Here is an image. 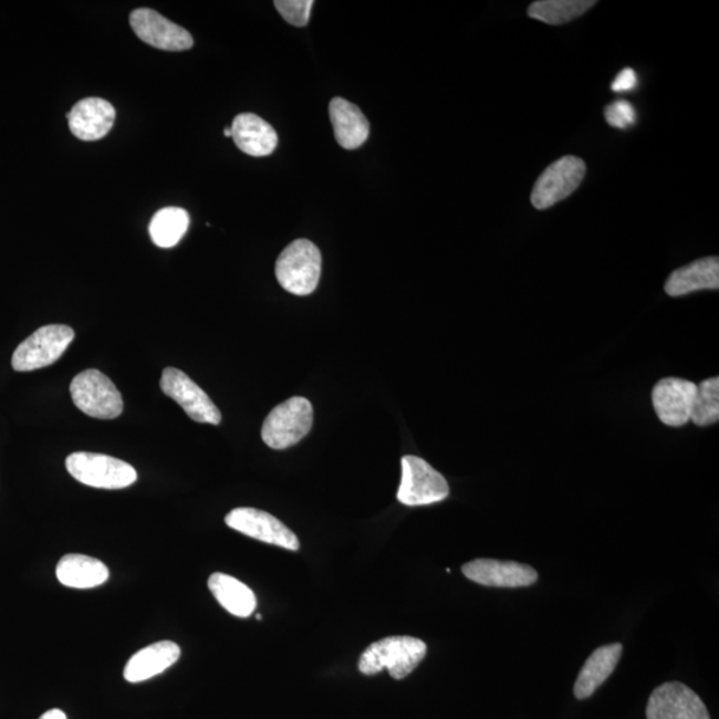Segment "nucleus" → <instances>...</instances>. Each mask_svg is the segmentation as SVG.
<instances>
[{"instance_id": "obj_6", "label": "nucleus", "mask_w": 719, "mask_h": 719, "mask_svg": "<svg viewBox=\"0 0 719 719\" xmlns=\"http://www.w3.org/2000/svg\"><path fill=\"white\" fill-rule=\"evenodd\" d=\"M74 337V330L67 325H44L18 345L12 355V368L31 372L50 367L62 357Z\"/></svg>"}, {"instance_id": "obj_10", "label": "nucleus", "mask_w": 719, "mask_h": 719, "mask_svg": "<svg viewBox=\"0 0 719 719\" xmlns=\"http://www.w3.org/2000/svg\"><path fill=\"white\" fill-rule=\"evenodd\" d=\"M226 524L248 538L299 551L296 534L274 515L254 508H237L226 515Z\"/></svg>"}, {"instance_id": "obj_18", "label": "nucleus", "mask_w": 719, "mask_h": 719, "mask_svg": "<svg viewBox=\"0 0 719 719\" xmlns=\"http://www.w3.org/2000/svg\"><path fill=\"white\" fill-rule=\"evenodd\" d=\"M330 116L340 146L356 149L367 142L369 122L355 104L343 97H335L330 104Z\"/></svg>"}, {"instance_id": "obj_11", "label": "nucleus", "mask_w": 719, "mask_h": 719, "mask_svg": "<svg viewBox=\"0 0 719 719\" xmlns=\"http://www.w3.org/2000/svg\"><path fill=\"white\" fill-rule=\"evenodd\" d=\"M131 29L142 42L161 51H187L194 48V38L181 25L168 21L152 9H137L129 15Z\"/></svg>"}, {"instance_id": "obj_27", "label": "nucleus", "mask_w": 719, "mask_h": 719, "mask_svg": "<svg viewBox=\"0 0 719 719\" xmlns=\"http://www.w3.org/2000/svg\"><path fill=\"white\" fill-rule=\"evenodd\" d=\"M605 119L612 127L625 129L636 123L637 114L629 102L616 101L605 108Z\"/></svg>"}, {"instance_id": "obj_29", "label": "nucleus", "mask_w": 719, "mask_h": 719, "mask_svg": "<svg viewBox=\"0 0 719 719\" xmlns=\"http://www.w3.org/2000/svg\"><path fill=\"white\" fill-rule=\"evenodd\" d=\"M39 719H67V716H65L62 710L52 709L45 711L44 715Z\"/></svg>"}, {"instance_id": "obj_31", "label": "nucleus", "mask_w": 719, "mask_h": 719, "mask_svg": "<svg viewBox=\"0 0 719 719\" xmlns=\"http://www.w3.org/2000/svg\"><path fill=\"white\" fill-rule=\"evenodd\" d=\"M257 618H258V621H260V619H261V616H260V614H258V616H257Z\"/></svg>"}, {"instance_id": "obj_28", "label": "nucleus", "mask_w": 719, "mask_h": 719, "mask_svg": "<svg viewBox=\"0 0 719 719\" xmlns=\"http://www.w3.org/2000/svg\"><path fill=\"white\" fill-rule=\"evenodd\" d=\"M638 77L633 69H625L619 72L616 80L612 83L614 93H625L637 87Z\"/></svg>"}, {"instance_id": "obj_2", "label": "nucleus", "mask_w": 719, "mask_h": 719, "mask_svg": "<svg viewBox=\"0 0 719 719\" xmlns=\"http://www.w3.org/2000/svg\"><path fill=\"white\" fill-rule=\"evenodd\" d=\"M274 272L280 285L292 295H311L322 274V253L312 241L295 240L281 252Z\"/></svg>"}, {"instance_id": "obj_22", "label": "nucleus", "mask_w": 719, "mask_h": 719, "mask_svg": "<svg viewBox=\"0 0 719 719\" xmlns=\"http://www.w3.org/2000/svg\"><path fill=\"white\" fill-rule=\"evenodd\" d=\"M209 591L232 616L247 618L257 609V596L246 584L225 573H213L208 580Z\"/></svg>"}, {"instance_id": "obj_16", "label": "nucleus", "mask_w": 719, "mask_h": 719, "mask_svg": "<svg viewBox=\"0 0 719 719\" xmlns=\"http://www.w3.org/2000/svg\"><path fill=\"white\" fill-rule=\"evenodd\" d=\"M181 652L178 644L173 640H160L143 647L135 653L124 668V678L131 684L147 681L149 678L161 675L179 661Z\"/></svg>"}, {"instance_id": "obj_24", "label": "nucleus", "mask_w": 719, "mask_h": 719, "mask_svg": "<svg viewBox=\"0 0 719 719\" xmlns=\"http://www.w3.org/2000/svg\"><path fill=\"white\" fill-rule=\"evenodd\" d=\"M594 0H540L529 6L528 15L546 24L560 25L584 15Z\"/></svg>"}, {"instance_id": "obj_9", "label": "nucleus", "mask_w": 719, "mask_h": 719, "mask_svg": "<svg viewBox=\"0 0 719 719\" xmlns=\"http://www.w3.org/2000/svg\"><path fill=\"white\" fill-rule=\"evenodd\" d=\"M160 388L163 394L178 403L194 421L212 425L221 423L219 408L185 372L173 367L163 371Z\"/></svg>"}, {"instance_id": "obj_21", "label": "nucleus", "mask_w": 719, "mask_h": 719, "mask_svg": "<svg viewBox=\"0 0 719 719\" xmlns=\"http://www.w3.org/2000/svg\"><path fill=\"white\" fill-rule=\"evenodd\" d=\"M623 655V645L601 646L586 659L574 685V696L579 699L590 698L601 685L611 677Z\"/></svg>"}, {"instance_id": "obj_20", "label": "nucleus", "mask_w": 719, "mask_h": 719, "mask_svg": "<svg viewBox=\"0 0 719 719\" xmlns=\"http://www.w3.org/2000/svg\"><path fill=\"white\" fill-rule=\"evenodd\" d=\"M59 583L74 590H91L107 583L110 571L101 560L84 554H65L58 562Z\"/></svg>"}, {"instance_id": "obj_25", "label": "nucleus", "mask_w": 719, "mask_h": 719, "mask_svg": "<svg viewBox=\"0 0 719 719\" xmlns=\"http://www.w3.org/2000/svg\"><path fill=\"white\" fill-rule=\"evenodd\" d=\"M719 418V378L711 377L697 385L690 421L698 427H709Z\"/></svg>"}, {"instance_id": "obj_12", "label": "nucleus", "mask_w": 719, "mask_h": 719, "mask_svg": "<svg viewBox=\"0 0 719 719\" xmlns=\"http://www.w3.org/2000/svg\"><path fill=\"white\" fill-rule=\"evenodd\" d=\"M647 719H710L708 708L696 691L681 682L659 686L649 698Z\"/></svg>"}, {"instance_id": "obj_30", "label": "nucleus", "mask_w": 719, "mask_h": 719, "mask_svg": "<svg viewBox=\"0 0 719 719\" xmlns=\"http://www.w3.org/2000/svg\"><path fill=\"white\" fill-rule=\"evenodd\" d=\"M225 136H226V137H232V131H231V127H227V128L225 129Z\"/></svg>"}, {"instance_id": "obj_13", "label": "nucleus", "mask_w": 719, "mask_h": 719, "mask_svg": "<svg viewBox=\"0 0 719 719\" xmlns=\"http://www.w3.org/2000/svg\"><path fill=\"white\" fill-rule=\"evenodd\" d=\"M462 573L476 584L490 587H525L538 583L532 566L514 561L480 559L462 566Z\"/></svg>"}, {"instance_id": "obj_4", "label": "nucleus", "mask_w": 719, "mask_h": 719, "mask_svg": "<svg viewBox=\"0 0 719 719\" xmlns=\"http://www.w3.org/2000/svg\"><path fill=\"white\" fill-rule=\"evenodd\" d=\"M65 468L76 481L97 489H123L133 486L137 473L128 462L107 455L76 452L65 460Z\"/></svg>"}, {"instance_id": "obj_15", "label": "nucleus", "mask_w": 719, "mask_h": 719, "mask_svg": "<svg viewBox=\"0 0 719 719\" xmlns=\"http://www.w3.org/2000/svg\"><path fill=\"white\" fill-rule=\"evenodd\" d=\"M113 104L101 97H86L75 104L67 114L72 135L83 142H96L107 136L115 123Z\"/></svg>"}, {"instance_id": "obj_5", "label": "nucleus", "mask_w": 719, "mask_h": 719, "mask_svg": "<svg viewBox=\"0 0 719 719\" xmlns=\"http://www.w3.org/2000/svg\"><path fill=\"white\" fill-rule=\"evenodd\" d=\"M70 392L76 408L90 417L113 420L123 414L121 392L101 371L87 369L75 376Z\"/></svg>"}, {"instance_id": "obj_26", "label": "nucleus", "mask_w": 719, "mask_h": 719, "mask_svg": "<svg viewBox=\"0 0 719 719\" xmlns=\"http://www.w3.org/2000/svg\"><path fill=\"white\" fill-rule=\"evenodd\" d=\"M312 6V0H277L274 2V8L278 9L284 21L296 25V28H305L309 24Z\"/></svg>"}, {"instance_id": "obj_7", "label": "nucleus", "mask_w": 719, "mask_h": 719, "mask_svg": "<svg viewBox=\"0 0 719 719\" xmlns=\"http://www.w3.org/2000/svg\"><path fill=\"white\" fill-rule=\"evenodd\" d=\"M402 483L397 500L407 507L430 506L446 500L449 486L441 473L420 457L405 456L402 459Z\"/></svg>"}, {"instance_id": "obj_3", "label": "nucleus", "mask_w": 719, "mask_h": 719, "mask_svg": "<svg viewBox=\"0 0 719 719\" xmlns=\"http://www.w3.org/2000/svg\"><path fill=\"white\" fill-rule=\"evenodd\" d=\"M312 424V404L304 397H292L267 416L261 439L272 449H286L302 441L310 434Z\"/></svg>"}, {"instance_id": "obj_23", "label": "nucleus", "mask_w": 719, "mask_h": 719, "mask_svg": "<svg viewBox=\"0 0 719 719\" xmlns=\"http://www.w3.org/2000/svg\"><path fill=\"white\" fill-rule=\"evenodd\" d=\"M189 227V215L179 207H166L154 215L149 223V237L160 248H173L185 238Z\"/></svg>"}, {"instance_id": "obj_1", "label": "nucleus", "mask_w": 719, "mask_h": 719, "mask_svg": "<svg viewBox=\"0 0 719 719\" xmlns=\"http://www.w3.org/2000/svg\"><path fill=\"white\" fill-rule=\"evenodd\" d=\"M424 640L409 636L387 637L365 649L358 661V670L365 676H375L384 669L390 677H408L427 656Z\"/></svg>"}, {"instance_id": "obj_14", "label": "nucleus", "mask_w": 719, "mask_h": 719, "mask_svg": "<svg viewBox=\"0 0 719 719\" xmlns=\"http://www.w3.org/2000/svg\"><path fill=\"white\" fill-rule=\"evenodd\" d=\"M697 385L684 378L669 377L653 389V407L665 425L682 427L690 421Z\"/></svg>"}, {"instance_id": "obj_8", "label": "nucleus", "mask_w": 719, "mask_h": 719, "mask_svg": "<svg viewBox=\"0 0 719 719\" xmlns=\"http://www.w3.org/2000/svg\"><path fill=\"white\" fill-rule=\"evenodd\" d=\"M586 165L575 156H564L541 174L533 187L531 201L534 208L548 209L571 196L583 183Z\"/></svg>"}, {"instance_id": "obj_17", "label": "nucleus", "mask_w": 719, "mask_h": 719, "mask_svg": "<svg viewBox=\"0 0 719 719\" xmlns=\"http://www.w3.org/2000/svg\"><path fill=\"white\" fill-rule=\"evenodd\" d=\"M231 131L232 139L240 152L253 158L271 155L278 147L277 131L258 115H238L232 122Z\"/></svg>"}, {"instance_id": "obj_19", "label": "nucleus", "mask_w": 719, "mask_h": 719, "mask_svg": "<svg viewBox=\"0 0 719 719\" xmlns=\"http://www.w3.org/2000/svg\"><path fill=\"white\" fill-rule=\"evenodd\" d=\"M719 260L706 258L673 272L666 281L665 291L669 296L679 298L704 290H718Z\"/></svg>"}]
</instances>
